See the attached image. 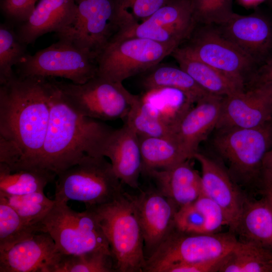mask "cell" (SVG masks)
<instances>
[{
	"instance_id": "cell-1",
	"label": "cell",
	"mask_w": 272,
	"mask_h": 272,
	"mask_svg": "<svg viewBox=\"0 0 272 272\" xmlns=\"http://www.w3.org/2000/svg\"><path fill=\"white\" fill-rule=\"evenodd\" d=\"M47 79L15 76L0 85V137L13 147L17 162L10 170L34 169L48 126Z\"/></svg>"
},
{
	"instance_id": "cell-2",
	"label": "cell",
	"mask_w": 272,
	"mask_h": 272,
	"mask_svg": "<svg viewBox=\"0 0 272 272\" xmlns=\"http://www.w3.org/2000/svg\"><path fill=\"white\" fill-rule=\"evenodd\" d=\"M47 80L50 117L34 169L47 170L57 176L86 156H103L106 143L114 129L102 121L78 113L69 104L53 78Z\"/></svg>"
},
{
	"instance_id": "cell-3",
	"label": "cell",
	"mask_w": 272,
	"mask_h": 272,
	"mask_svg": "<svg viewBox=\"0 0 272 272\" xmlns=\"http://www.w3.org/2000/svg\"><path fill=\"white\" fill-rule=\"evenodd\" d=\"M95 212L109 243L117 271L143 272L146 258L141 228L131 195L88 207Z\"/></svg>"
},
{
	"instance_id": "cell-4",
	"label": "cell",
	"mask_w": 272,
	"mask_h": 272,
	"mask_svg": "<svg viewBox=\"0 0 272 272\" xmlns=\"http://www.w3.org/2000/svg\"><path fill=\"white\" fill-rule=\"evenodd\" d=\"M103 156H87L79 163L59 173L54 200L83 202L86 208L106 204L124 192L122 183L110 162Z\"/></svg>"
},
{
	"instance_id": "cell-5",
	"label": "cell",
	"mask_w": 272,
	"mask_h": 272,
	"mask_svg": "<svg viewBox=\"0 0 272 272\" xmlns=\"http://www.w3.org/2000/svg\"><path fill=\"white\" fill-rule=\"evenodd\" d=\"M40 232L53 239L61 254H79L92 251H111L94 210L77 212L67 202L55 203L39 225Z\"/></svg>"
},
{
	"instance_id": "cell-6",
	"label": "cell",
	"mask_w": 272,
	"mask_h": 272,
	"mask_svg": "<svg viewBox=\"0 0 272 272\" xmlns=\"http://www.w3.org/2000/svg\"><path fill=\"white\" fill-rule=\"evenodd\" d=\"M97 57L89 50L59 39L33 55L27 54L16 65V75L41 79L61 78L82 84L97 75Z\"/></svg>"
},
{
	"instance_id": "cell-7",
	"label": "cell",
	"mask_w": 272,
	"mask_h": 272,
	"mask_svg": "<svg viewBox=\"0 0 272 272\" xmlns=\"http://www.w3.org/2000/svg\"><path fill=\"white\" fill-rule=\"evenodd\" d=\"M213 144L233 179L251 183L261 175L262 160L271 148V121L254 128L218 129Z\"/></svg>"
},
{
	"instance_id": "cell-8",
	"label": "cell",
	"mask_w": 272,
	"mask_h": 272,
	"mask_svg": "<svg viewBox=\"0 0 272 272\" xmlns=\"http://www.w3.org/2000/svg\"><path fill=\"white\" fill-rule=\"evenodd\" d=\"M238 241L235 234L189 233L175 227L156 250L146 259L144 272H165L177 264L200 262L225 257Z\"/></svg>"
},
{
	"instance_id": "cell-9",
	"label": "cell",
	"mask_w": 272,
	"mask_h": 272,
	"mask_svg": "<svg viewBox=\"0 0 272 272\" xmlns=\"http://www.w3.org/2000/svg\"><path fill=\"white\" fill-rule=\"evenodd\" d=\"M53 79L76 111L101 121L124 119L139 96L130 93L122 83L98 76L82 84Z\"/></svg>"
},
{
	"instance_id": "cell-10",
	"label": "cell",
	"mask_w": 272,
	"mask_h": 272,
	"mask_svg": "<svg viewBox=\"0 0 272 272\" xmlns=\"http://www.w3.org/2000/svg\"><path fill=\"white\" fill-rule=\"evenodd\" d=\"M177 47L142 38H111L97 57V76L122 83L160 63Z\"/></svg>"
},
{
	"instance_id": "cell-11",
	"label": "cell",
	"mask_w": 272,
	"mask_h": 272,
	"mask_svg": "<svg viewBox=\"0 0 272 272\" xmlns=\"http://www.w3.org/2000/svg\"><path fill=\"white\" fill-rule=\"evenodd\" d=\"M182 43L192 56L244 85L257 64L213 25L196 24Z\"/></svg>"
},
{
	"instance_id": "cell-12",
	"label": "cell",
	"mask_w": 272,
	"mask_h": 272,
	"mask_svg": "<svg viewBox=\"0 0 272 272\" xmlns=\"http://www.w3.org/2000/svg\"><path fill=\"white\" fill-rule=\"evenodd\" d=\"M75 4L73 21L57 36L97 56L119 29L114 0H75Z\"/></svg>"
},
{
	"instance_id": "cell-13",
	"label": "cell",
	"mask_w": 272,
	"mask_h": 272,
	"mask_svg": "<svg viewBox=\"0 0 272 272\" xmlns=\"http://www.w3.org/2000/svg\"><path fill=\"white\" fill-rule=\"evenodd\" d=\"M196 24L190 0H170L142 22L119 30L112 38H142L179 46Z\"/></svg>"
},
{
	"instance_id": "cell-14",
	"label": "cell",
	"mask_w": 272,
	"mask_h": 272,
	"mask_svg": "<svg viewBox=\"0 0 272 272\" xmlns=\"http://www.w3.org/2000/svg\"><path fill=\"white\" fill-rule=\"evenodd\" d=\"M271 120L270 87L254 86L224 97L215 129L254 128Z\"/></svg>"
},
{
	"instance_id": "cell-15",
	"label": "cell",
	"mask_w": 272,
	"mask_h": 272,
	"mask_svg": "<svg viewBox=\"0 0 272 272\" xmlns=\"http://www.w3.org/2000/svg\"><path fill=\"white\" fill-rule=\"evenodd\" d=\"M131 197L142 232L147 259L174 229L178 209L155 188L142 191Z\"/></svg>"
},
{
	"instance_id": "cell-16",
	"label": "cell",
	"mask_w": 272,
	"mask_h": 272,
	"mask_svg": "<svg viewBox=\"0 0 272 272\" xmlns=\"http://www.w3.org/2000/svg\"><path fill=\"white\" fill-rule=\"evenodd\" d=\"M193 158L201 166L202 194L220 206L226 217L229 231L235 234L247 197L220 163L198 152Z\"/></svg>"
},
{
	"instance_id": "cell-17",
	"label": "cell",
	"mask_w": 272,
	"mask_h": 272,
	"mask_svg": "<svg viewBox=\"0 0 272 272\" xmlns=\"http://www.w3.org/2000/svg\"><path fill=\"white\" fill-rule=\"evenodd\" d=\"M223 98L207 94L185 114L175 128L174 138L187 159L193 158L200 143L216 128Z\"/></svg>"
},
{
	"instance_id": "cell-18",
	"label": "cell",
	"mask_w": 272,
	"mask_h": 272,
	"mask_svg": "<svg viewBox=\"0 0 272 272\" xmlns=\"http://www.w3.org/2000/svg\"><path fill=\"white\" fill-rule=\"evenodd\" d=\"M217 28L256 63L262 60L272 48V25L257 14L241 15L234 13Z\"/></svg>"
},
{
	"instance_id": "cell-19",
	"label": "cell",
	"mask_w": 272,
	"mask_h": 272,
	"mask_svg": "<svg viewBox=\"0 0 272 272\" xmlns=\"http://www.w3.org/2000/svg\"><path fill=\"white\" fill-rule=\"evenodd\" d=\"M59 254L50 236L38 232L0 251V272H49Z\"/></svg>"
},
{
	"instance_id": "cell-20",
	"label": "cell",
	"mask_w": 272,
	"mask_h": 272,
	"mask_svg": "<svg viewBox=\"0 0 272 272\" xmlns=\"http://www.w3.org/2000/svg\"><path fill=\"white\" fill-rule=\"evenodd\" d=\"M75 13V0H39L28 19L15 26L16 31L20 40L28 45L46 33L63 32Z\"/></svg>"
},
{
	"instance_id": "cell-21",
	"label": "cell",
	"mask_w": 272,
	"mask_h": 272,
	"mask_svg": "<svg viewBox=\"0 0 272 272\" xmlns=\"http://www.w3.org/2000/svg\"><path fill=\"white\" fill-rule=\"evenodd\" d=\"M103 156L108 158L122 183L136 189L142 172V158L139 137L127 124L114 129L104 147Z\"/></svg>"
},
{
	"instance_id": "cell-22",
	"label": "cell",
	"mask_w": 272,
	"mask_h": 272,
	"mask_svg": "<svg viewBox=\"0 0 272 272\" xmlns=\"http://www.w3.org/2000/svg\"><path fill=\"white\" fill-rule=\"evenodd\" d=\"M143 174L150 178L155 188L178 210L193 203L202 193L201 175L190 160L169 168L152 170Z\"/></svg>"
},
{
	"instance_id": "cell-23",
	"label": "cell",
	"mask_w": 272,
	"mask_h": 272,
	"mask_svg": "<svg viewBox=\"0 0 272 272\" xmlns=\"http://www.w3.org/2000/svg\"><path fill=\"white\" fill-rule=\"evenodd\" d=\"M170 55L179 66L209 94L225 97L245 89L244 85L195 58L180 46Z\"/></svg>"
},
{
	"instance_id": "cell-24",
	"label": "cell",
	"mask_w": 272,
	"mask_h": 272,
	"mask_svg": "<svg viewBox=\"0 0 272 272\" xmlns=\"http://www.w3.org/2000/svg\"><path fill=\"white\" fill-rule=\"evenodd\" d=\"M235 234L240 241L272 250V210L264 198H247Z\"/></svg>"
},
{
	"instance_id": "cell-25",
	"label": "cell",
	"mask_w": 272,
	"mask_h": 272,
	"mask_svg": "<svg viewBox=\"0 0 272 272\" xmlns=\"http://www.w3.org/2000/svg\"><path fill=\"white\" fill-rule=\"evenodd\" d=\"M141 76V83L146 92L175 89L184 93L195 103L209 94L179 66L159 63Z\"/></svg>"
},
{
	"instance_id": "cell-26",
	"label": "cell",
	"mask_w": 272,
	"mask_h": 272,
	"mask_svg": "<svg viewBox=\"0 0 272 272\" xmlns=\"http://www.w3.org/2000/svg\"><path fill=\"white\" fill-rule=\"evenodd\" d=\"M218 272H272V250L238 240Z\"/></svg>"
},
{
	"instance_id": "cell-27",
	"label": "cell",
	"mask_w": 272,
	"mask_h": 272,
	"mask_svg": "<svg viewBox=\"0 0 272 272\" xmlns=\"http://www.w3.org/2000/svg\"><path fill=\"white\" fill-rule=\"evenodd\" d=\"M142 172L169 168L188 160L174 137H139Z\"/></svg>"
},
{
	"instance_id": "cell-28",
	"label": "cell",
	"mask_w": 272,
	"mask_h": 272,
	"mask_svg": "<svg viewBox=\"0 0 272 272\" xmlns=\"http://www.w3.org/2000/svg\"><path fill=\"white\" fill-rule=\"evenodd\" d=\"M56 175L41 169H23L11 171L0 163V195H19L44 191Z\"/></svg>"
},
{
	"instance_id": "cell-29",
	"label": "cell",
	"mask_w": 272,
	"mask_h": 272,
	"mask_svg": "<svg viewBox=\"0 0 272 272\" xmlns=\"http://www.w3.org/2000/svg\"><path fill=\"white\" fill-rule=\"evenodd\" d=\"M111 251L98 250L79 254H60L49 272H115Z\"/></svg>"
},
{
	"instance_id": "cell-30",
	"label": "cell",
	"mask_w": 272,
	"mask_h": 272,
	"mask_svg": "<svg viewBox=\"0 0 272 272\" xmlns=\"http://www.w3.org/2000/svg\"><path fill=\"white\" fill-rule=\"evenodd\" d=\"M124 120L139 137H174L172 130L143 96L139 95Z\"/></svg>"
},
{
	"instance_id": "cell-31",
	"label": "cell",
	"mask_w": 272,
	"mask_h": 272,
	"mask_svg": "<svg viewBox=\"0 0 272 272\" xmlns=\"http://www.w3.org/2000/svg\"><path fill=\"white\" fill-rule=\"evenodd\" d=\"M156 96L153 92L143 96L160 118L174 131L185 114L195 104L182 92L170 88V92L164 97Z\"/></svg>"
},
{
	"instance_id": "cell-32",
	"label": "cell",
	"mask_w": 272,
	"mask_h": 272,
	"mask_svg": "<svg viewBox=\"0 0 272 272\" xmlns=\"http://www.w3.org/2000/svg\"><path fill=\"white\" fill-rule=\"evenodd\" d=\"M27 45L19 39L15 26L6 21L0 25V85L12 79L17 65L27 54Z\"/></svg>"
},
{
	"instance_id": "cell-33",
	"label": "cell",
	"mask_w": 272,
	"mask_h": 272,
	"mask_svg": "<svg viewBox=\"0 0 272 272\" xmlns=\"http://www.w3.org/2000/svg\"><path fill=\"white\" fill-rule=\"evenodd\" d=\"M40 232L38 227L26 224L5 199L0 196V251Z\"/></svg>"
},
{
	"instance_id": "cell-34",
	"label": "cell",
	"mask_w": 272,
	"mask_h": 272,
	"mask_svg": "<svg viewBox=\"0 0 272 272\" xmlns=\"http://www.w3.org/2000/svg\"><path fill=\"white\" fill-rule=\"evenodd\" d=\"M0 196L5 199L26 224L39 228L40 223L55 203L54 199L48 198L44 191L19 195H0Z\"/></svg>"
},
{
	"instance_id": "cell-35",
	"label": "cell",
	"mask_w": 272,
	"mask_h": 272,
	"mask_svg": "<svg viewBox=\"0 0 272 272\" xmlns=\"http://www.w3.org/2000/svg\"><path fill=\"white\" fill-rule=\"evenodd\" d=\"M169 1L114 0L118 30L142 22Z\"/></svg>"
},
{
	"instance_id": "cell-36",
	"label": "cell",
	"mask_w": 272,
	"mask_h": 272,
	"mask_svg": "<svg viewBox=\"0 0 272 272\" xmlns=\"http://www.w3.org/2000/svg\"><path fill=\"white\" fill-rule=\"evenodd\" d=\"M196 24L220 25L234 13L232 0H190Z\"/></svg>"
},
{
	"instance_id": "cell-37",
	"label": "cell",
	"mask_w": 272,
	"mask_h": 272,
	"mask_svg": "<svg viewBox=\"0 0 272 272\" xmlns=\"http://www.w3.org/2000/svg\"><path fill=\"white\" fill-rule=\"evenodd\" d=\"M175 227L189 233H206V219L202 213L192 203L178 209L175 213Z\"/></svg>"
},
{
	"instance_id": "cell-38",
	"label": "cell",
	"mask_w": 272,
	"mask_h": 272,
	"mask_svg": "<svg viewBox=\"0 0 272 272\" xmlns=\"http://www.w3.org/2000/svg\"><path fill=\"white\" fill-rule=\"evenodd\" d=\"M194 203L205 216L206 233H218L223 226H228L223 210L213 200L202 193Z\"/></svg>"
},
{
	"instance_id": "cell-39",
	"label": "cell",
	"mask_w": 272,
	"mask_h": 272,
	"mask_svg": "<svg viewBox=\"0 0 272 272\" xmlns=\"http://www.w3.org/2000/svg\"><path fill=\"white\" fill-rule=\"evenodd\" d=\"M39 0H1V10L6 21L16 26L25 21Z\"/></svg>"
},
{
	"instance_id": "cell-40",
	"label": "cell",
	"mask_w": 272,
	"mask_h": 272,
	"mask_svg": "<svg viewBox=\"0 0 272 272\" xmlns=\"http://www.w3.org/2000/svg\"><path fill=\"white\" fill-rule=\"evenodd\" d=\"M223 258L208 261L174 264L169 266L165 272H218Z\"/></svg>"
},
{
	"instance_id": "cell-41",
	"label": "cell",
	"mask_w": 272,
	"mask_h": 272,
	"mask_svg": "<svg viewBox=\"0 0 272 272\" xmlns=\"http://www.w3.org/2000/svg\"><path fill=\"white\" fill-rule=\"evenodd\" d=\"M254 86L272 85V61L268 62L255 75Z\"/></svg>"
},
{
	"instance_id": "cell-42",
	"label": "cell",
	"mask_w": 272,
	"mask_h": 272,
	"mask_svg": "<svg viewBox=\"0 0 272 272\" xmlns=\"http://www.w3.org/2000/svg\"><path fill=\"white\" fill-rule=\"evenodd\" d=\"M261 175L264 184L272 183V148L266 153L263 157Z\"/></svg>"
},
{
	"instance_id": "cell-43",
	"label": "cell",
	"mask_w": 272,
	"mask_h": 272,
	"mask_svg": "<svg viewBox=\"0 0 272 272\" xmlns=\"http://www.w3.org/2000/svg\"><path fill=\"white\" fill-rule=\"evenodd\" d=\"M263 198L272 210V183L264 184Z\"/></svg>"
},
{
	"instance_id": "cell-44",
	"label": "cell",
	"mask_w": 272,
	"mask_h": 272,
	"mask_svg": "<svg viewBox=\"0 0 272 272\" xmlns=\"http://www.w3.org/2000/svg\"><path fill=\"white\" fill-rule=\"evenodd\" d=\"M266 0H237L240 6L246 8L255 7Z\"/></svg>"
},
{
	"instance_id": "cell-45",
	"label": "cell",
	"mask_w": 272,
	"mask_h": 272,
	"mask_svg": "<svg viewBox=\"0 0 272 272\" xmlns=\"http://www.w3.org/2000/svg\"><path fill=\"white\" fill-rule=\"evenodd\" d=\"M269 86L270 87V93H271V100H272V85Z\"/></svg>"
}]
</instances>
